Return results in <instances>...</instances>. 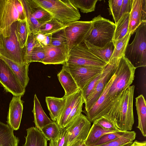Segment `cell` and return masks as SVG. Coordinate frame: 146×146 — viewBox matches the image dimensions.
I'll use <instances>...</instances> for the list:
<instances>
[{"label": "cell", "mask_w": 146, "mask_h": 146, "mask_svg": "<svg viewBox=\"0 0 146 146\" xmlns=\"http://www.w3.org/2000/svg\"><path fill=\"white\" fill-rule=\"evenodd\" d=\"M136 69L124 55L119 58L115 71L99 98L87 111L83 112L91 123L101 117L109 116L124 92L132 83Z\"/></svg>", "instance_id": "1"}, {"label": "cell", "mask_w": 146, "mask_h": 146, "mask_svg": "<svg viewBox=\"0 0 146 146\" xmlns=\"http://www.w3.org/2000/svg\"><path fill=\"white\" fill-rule=\"evenodd\" d=\"M52 17L65 24L78 21L81 15L78 9L70 0H33Z\"/></svg>", "instance_id": "2"}, {"label": "cell", "mask_w": 146, "mask_h": 146, "mask_svg": "<svg viewBox=\"0 0 146 146\" xmlns=\"http://www.w3.org/2000/svg\"><path fill=\"white\" fill-rule=\"evenodd\" d=\"M134 38L127 44L124 56L136 69L146 66V22L136 30Z\"/></svg>", "instance_id": "3"}, {"label": "cell", "mask_w": 146, "mask_h": 146, "mask_svg": "<svg viewBox=\"0 0 146 146\" xmlns=\"http://www.w3.org/2000/svg\"><path fill=\"white\" fill-rule=\"evenodd\" d=\"M135 86H130L124 92L115 112L117 127L121 131H131L134 120L133 100Z\"/></svg>", "instance_id": "4"}, {"label": "cell", "mask_w": 146, "mask_h": 146, "mask_svg": "<svg viewBox=\"0 0 146 146\" xmlns=\"http://www.w3.org/2000/svg\"><path fill=\"white\" fill-rule=\"evenodd\" d=\"M93 29L86 40L96 46L102 48L112 41L115 25L101 15L92 19Z\"/></svg>", "instance_id": "5"}, {"label": "cell", "mask_w": 146, "mask_h": 146, "mask_svg": "<svg viewBox=\"0 0 146 146\" xmlns=\"http://www.w3.org/2000/svg\"><path fill=\"white\" fill-rule=\"evenodd\" d=\"M93 29L92 21H75L67 24L64 29L69 52L74 47L84 42Z\"/></svg>", "instance_id": "6"}, {"label": "cell", "mask_w": 146, "mask_h": 146, "mask_svg": "<svg viewBox=\"0 0 146 146\" xmlns=\"http://www.w3.org/2000/svg\"><path fill=\"white\" fill-rule=\"evenodd\" d=\"M107 63L93 54L84 42L74 47L69 51L65 64L78 66L104 68Z\"/></svg>", "instance_id": "7"}, {"label": "cell", "mask_w": 146, "mask_h": 146, "mask_svg": "<svg viewBox=\"0 0 146 146\" xmlns=\"http://www.w3.org/2000/svg\"><path fill=\"white\" fill-rule=\"evenodd\" d=\"M17 21L11 26L9 36H2L3 48L0 51V55L19 65L26 63L25 59V47H20L16 33Z\"/></svg>", "instance_id": "8"}, {"label": "cell", "mask_w": 146, "mask_h": 146, "mask_svg": "<svg viewBox=\"0 0 146 146\" xmlns=\"http://www.w3.org/2000/svg\"><path fill=\"white\" fill-rule=\"evenodd\" d=\"M21 21L16 0H0V33L4 37L10 34V28L14 23Z\"/></svg>", "instance_id": "9"}, {"label": "cell", "mask_w": 146, "mask_h": 146, "mask_svg": "<svg viewBox=\"0 0 146 146\" xmlns=\"http://www.w3.org/2000/svg\"><path fill=\"white\" fill-rule=\"evenodd\" d=\"M91 127V122L81 113L69 125L66 131L64 146H70L75 142L85 141Z\"/></svg>", "instance_id": "10"}, {"label": "cell", "mask_w": 146, "mask_h": 146, "mask_svg": "<svg viewBox=\"0 0 146 146\" xmlns=\"http://www.w3.org/2000/svg\"><path fill=\"white\" fill-rule=\"evenodd\" d=\"M120 58H112L107 63L104 68L103 76L85 101V109L82 112L87 111L99 98L107 83L115 71Z\"/></svg>", "instance_id": "11"}, {"label": "cell", "mask_w": 146, "mask_h": 146, "mask_svg": "<svg viewBox=\"0 0 146 146\" xmlns=\"http://www.w3.org/2000/svg\"><path fill=\"white\" fill-rule=\"evenodd\" d=\"M0 84L7 92L13 96H23L25 93V88L8 65L0 57Z\"/></svg>", "instance_id": "12"}, {"label": "cell", "mask_w": 146, "mask_h": 146, "mask_svg": "<svg viewBox=\"0 0 146 146\" xmlns=\"http://www.w3.org/2000/svg\"><path fill=\"white\" fill-rule=\"evenodd\" d=\"M63 65L70 72L81 90L93 78L100 73L105 67L78 66L66 64Z\"/></svg>", "instance_id": "13"}, {"label": "cell", "mask_w": 146, "mask_h": 146, "mask_svg": "<svg viewBox=\"0 0 146 146\" xmlns=\"http://www.w3.org/2000/svg\"><path fill=\"white\" fill-rule=\"evenodd\" d=\"M146 22V0H132L128 32L133 35L139 25Z\"/></svg>", "instance_id": "14"}, {"label": "cell", "mask_w": 146, "mask_h": 146, "mask_svg": "<svg viewBox=\"0 0 146 146\" xmlns=\"http://www.w3.org/2000/svg\"><path fill=\"white\" fill-rule=\"evenodd\" d=\"M43 47L45 56L42 63L44 64L66 63L69 52L66 44L58 46L50 45Z\"/></svg>", "instance_id": "15"}, {"label": "cell", "mask_w": 146, "mask_h": 146, "mask_svg": "<svg viewBox=\"0 0 146 146\" xmlns=\"http://www.w3.org/2000/svg\"><path fill=\"white\" fill-rule=\"evenodd\" d=\"M21 96H13L10 103L6 121L14 130L19 129L23 110Z\"/></svg>", "instance_id": "16"}, {"label": "cell", "mask_w": 146, "mask_h": 146, "mask_svg": "<svg viewBox=\"0 0 146 146\" xmlns=\"http://www.w3.org/2000/svg\"><path fill=\"white\" fill-rule=\"evenodd\" d=\"M82 97L81 90L74 94L66 97V103L64 108L56 121L60 128H65L66 121L72 110L76 104Z\"/></svg>", "instance_id": "17"}, {"label": "cell", "mask_w": 146, "mask_h": 146, "mask_svg": "<svg viewBox=\"0 0 146 146\" xmlns=\"http://www.w3.org/2000/svg\"><path fill=\"white\" fill-rule=\"evenodd\" d=\"M57 77L64 90V96L68 97L80 90L70 72L63 65L61 70L57 74Z\"/></svg>", "instance_id": "18"}, {"label": "cell", "mask_w": 146, "mask_h": 146, "mask_svg": "<svg viewBox=\"0 0 146 146\" xmlns=\"http://www.w3.org/2000/svg\"><path fill=\"white\" fill-rule=\"evenodd\" d=\"M0 57L8 65L14 73L22 85L25 88L29 83L28 76L29 64L19 65L0 55Z\"/></svg>", "instance_id": "19"}, {"label": "cell", "mask_w": 146, "mask_h": 146, "mask_svg": "<svg viewBox=\"0 0 146 146\" xmlns=\"http://www.w3.org/2000/svg\"><path fill=\"white\" fill-rule=\"evenodd\" d=\"M66 97L61 98L46 96L45 101L52 121L56 122L61 113L65 105Z\"/></svg>", "instance_id": "20"}, {"label": "cell", "mask_w": 146, "mask_h": 146, "mask_svg": "<svg viewBox=\"0 0 146 146\" xmlns=\"http://www.w3.org/2000/svg\"><path fill=\"white\" fill-rule=\"evenodd\" d=\"M32 112L33 114L35 127L40 131L43 127L53 121L45 113L36 94L34 95V106Z\"/></svg>", "instance_id": "21"}, {"label": "cell", "mask_w": 146, "mask_h": 146, "mask_svg": "<svg viewBox=\"0 0 146 146\" xmlns=\"http://www.w3.org/2000/svg\"><path fill=\"white\" fill-rule=\"evenodd\" d=\"M19 142V139L14 134V130L0 121V146H18Z\"/></svg>", "instance_id": "22"}, {"label": "cell", "mask_w": 146, "mask_h": 146, "mask_svg": "<svg viewBox=\"0 0 146 146\" xmlns=\"http://www.w3.org/2000/svg\"><path fill=\"white\" fill-rule=\"evenodd\" d=\"M26 131L25 143L22 146H47L48 140L36 127H29Z\"/></svg>", "instance_id": "23"}, {"label": "cell", "mask_w": 146, "mask_h": 146, "mask_svg": "<svg viewBox=\"0 0 146 146\" xmlns=\"http://www.w3.org/2000/svg\"><path fill=\"white\" fill-rule=\"evenodd\" d=\"M135 106L138 115V125L137 127L143 135L146 136V104L144 97L141 94L135 98Z\"/></svg>", "instance_id": "24"}, {"label": "cell", "mask_w": 146, "mask_h": 146, "mask_svg": "<svg viewBox=\"0 0 146 146\" xmlns=\"http://www.w3.org/2000/svg\"><path fill=\"white\" fill-rule=\"evenodd\" d=\"M84 42L88 49L93 54L106 62H109L114 48L112 41L102 48L95 46L86 40Z\"/></svg>", "instance_id": "25"}, {"label": "cell", "mask_w": 146, "mask_h": 146, "mask_svg": "<svg viewBox=\"0 0 146 146\" xmlns=\"http://www.w3.org/2000/svg\"><path fill=\"white\" fill-rule=\"evenodd\" d=\"M26 1L31 14L40 25L53 18L48 12L38 5L33 0H26Z\"/></svg>", "instance_id": "26"}, {"label": "cell", "mask_w": 146, "mask_h": 146, "mask_svg": "<svg viewBox=\"0 0 146 146\" xmlns=\"http://www.w3.org/2000/svg\"><path fill=\"white\" fill-rule=\"evenodd\" d=\"M112 132H114L104 129L93 123L84 141V143L86 146H93L102 136L106 134Z\"/></svg>", "instance_id": "27"}, {"label": "cell", "mask_w": 146, "mask_h": 146, "mask_svg": "<svg viewBox=\"0 0 146 146\" xmlns=\"http://www.w3.org/2000/svg\"><path fill=\"white\" fill-rule=\"evenodd\" d=\"M129 13H125L118 19L115 24V27L112 42L123 38L128 32L129 21Z\"/></svg>", "instance_id": "28"}, {"label": "cell", "mask_w": 146, "mask_h": 146, "mask_svg": "<svg viewBox=\"0 0 146 146\" xmlns=\"http://www.w3.org/2000/svg\"><path fill=\"white\" fill-rule=\"evenodd\" d=\"M66 24L62 23L52 18L49 21L41 25L38 32L52 35L64 29Z\"/></svg>", "instance_id": "29"}, {"label": "cell", "mask_w": 146, "mask_h": 146, "mask_svg": "<svg viewBox=\"0 0 146 146\" xmlns=\"http://www.w3.org/2000/svg\"><path fill=\"white\" fill-rule=\"evenodd\" d=\"M136 136L135 131H127L119 138L98 146H129L133 142Z\"/></svg>", "instance_id": "30"}, {"label": "cell", "mask_w": 146, "mask_h": 146, "mask_svg": "<svg viewBox=\"0 0 146 146\" xmlns=\"http://www.w3.org/2000/svg\"><path fill=\"white\" fill-rule=\"evenodd\" d=\"M132 35L130 33L128 32L123 38L113 42L114 48L110 59L115 58H120L124 55L126 48Z\"/></svg>", "instance_id": "31"}, {"label": "cell", "mask_w": 146, "mask_h": 146, "mask_svg": "<svg viewBox=\"0 0 146 146\" xmlns=\"http://www.w3.org/2000/svg\"><path fill=\"white\" fill-rule=\"evenodd\" d=\"M16 33L21 48L24 49L26 46L28 35L26 19L17 21Z\"/></svg>", "instance_id": "32"}, {"label": "cell", "mask_w": 146, "mask_h": 146, "mask_svg": "<svg viewBox=\"0 0 146 146\" xmlns=\"http://www.w3.org/2000/svg\"><path fill=\"white\" fill-rule=\"evenodd\" d=\"M21 1L26 15L28 33H35L38 32L40 25L31 14L26 0Z\"/></svg>", "instance_id": "33"}, {"label": "cell", "mask_w": 146, "mask_h": 146, "mask_svg": "<svg viewBox=\"0 0 146 146\" xmlns=\"http://www.w3.org/2000/svg\"><path fill=\"white\" fill-rule=\"evenodd\" d=\"M77 8L80 9L81 12L84 13L91 12L95 11L98 0H70Z\"/></svg>", "instance_id": "34"}, {"label": "cell", "mask_w": 146, "mask_h": 146, "mask_svg": "<svg viewBox=\"0 0 146 146\" xmlns=\"http://www.w3.org/2000/svg\"><path fill=\"white\" fill-rule=\"evenodd\" d=\"M60 128L56 122L49 123L41 129V131L47 140L56 137L60 131Z\"/></svg>", "instance_id": "35"}, {"label": "cell", "mask_w": 146, "mask_h": 146, "mask_svg": "<svg viewBox=\"0 0 146 146\" xmlns=\"http://www.w3.org/2000/svg\"><path fill=\"white\" fill-rule=\"evenodd\" d=\"M41 46L36 40L34 33H28L27 40L25 47V59L26 63H31V56L33 48L37 46Z\"/></svg>", "instance_id": "36"}, {"label": "cell", "mask_w": 146, "mask_h": 146, "mask_svg": "<svg viewBox=\"0 0 146 146\" xmlns=\"http://www.w3.org/2000/svg\"><path fill=\"white\" fill-rule=\"evenodd\" d=\"M123 0H110L108 1L110 14L112 15L115 24L117 22L120 13Z\"/></svg>", "instance_id": "37"}, {"label": "cell", "mask_w": 146, "mask_h": 146, "mask_svg": "<svg viewBox=\"0 0 146 146\" xmlns=\"http://www.w3.org/2000/svg\"><path fill=\"white\" fill-rule=\"evenodd\" d=\"M84 103L82 97L76 104L72 110L66 121L65 128L71 124L81 113L83 104Z\"/></svg>", "instance_id": "38"}, {"label": "cell", "mask_w": 146, "mask_h": 146, "mask_svg": "<svg viewBox=\"0 0 146 146\" xmlns=\"http://www.w3.org/2000/svg\"><path fill=\"white\" fill-rule=\"evenodd\" d=\"M93 123L107 131L113 132L121 131L112 121L103 117L97 119Z\"/></svg>", "instance_id": "39"}, {"label": "cell", "mask_w": 146, "mask_h": 146, "mask_svg": "<svg viewBox=\"0 0 146 146\" xmlns=\"http://www.w3.org/2000/svg\"><path fill=\"white\" fill-rule=\"evenodd\" d=\"M126 131L114 132L106 134L102 136L93 146H98L105 144L117 139Z\"/></svg>", "instance_id": "40"}, {"label": "cell", "mask_w": 146, "mask_h": 146, "mask_svg": "<svg viewBox=\"0 0 146 146\" xmlns=\"http://www.w3.org/2000/svg\"><path fill=\"white\" fill-rule=\"evenodd\" d=\"M66 43L67 40L64 29L52 35L51 45L58 46Z\"/></svg>", "instance_id": "41"}, {"label": "cell", "mask_w": 146, "mask_h": 146, "mask_svg": "<svg viewBox=\"0 0 146 146\" xmlns=\"http://www.w3.org/2000/svg\"><path fill=\"white\" fill-rule=\"evenodd\" d=\"M45 56V51L43 46H42L35 47L32 52L31 63L33 62H41Z\"/></svg>", "instance_id": "42"}, {"label": "cell", "mask_w": 146, "mask_h": 146, "mask_svg": "<svg viewBox=\"0 0 146 146\" xmlns=\"http://www.w3.org/2000/svg\"><path fill=\"white\" fill-rule=\"evenodd\" d=\"M66 133V128H60L59 132L57 137L50 141L49 146H64Z\"/></svg>", "instance_id": "43"}, {"label": "cell", "mask_w": 146, "mask_h": 146, "mask_svg": "<svg viewBox=\"0 0 146 146\" xmlns=\"http://www.w3.org/2000/svg\"><path fill=\"white\" fill-rule=\"evenodd\" d=\"M36 39L42 46L51 45L52 34H46L37 32L34 33Z\"/></svg>", "instance_id": "44"}, {"label": "cell", "mask_w": 146, "mask_h": 146, "mask_svg": "<svg viewBox=\"0 0 146 146\" xmlns=\"http://www.w3.org/2000/svg\"><path fill=\"white\" fill-rule=\"evenodd\" d=\"M132 0H123L119 19L125 13H130Z\"/></svg>", "instance_id": "45"}, {"label": "cell", "mask_w": 146, "mask_h": 146, "mask_svg": "<svg viewBox=\"0 0 146 146\" xmlns=\"http://www.w3.org/2000/svg\"><path fill=\"white\" fill-rule=\"evenodd\" d=\"M129 146H146V141H140L135 140Z\"/></svg>", "instance_id": "46"}, {"label": "cell", "mask_w": 146, "mask_h": 146, "mask_svg": "<svg viewBox=\"0 0 146 146\" xmlns=\"http://www.w3.org/2000/svg\"><path fill=\"white\" fill-rule=\"evenodd\" d=\"M84 141H80L74 143L70 146H86Z\"/></svg>", "instance_id": "47"}, {"label": "cell", "mask_w": 146, "mask_h": 146, "mask_svg": "<svg viewBox=\"0 0 146 146\" xmlns=\"http://www.w3.org/2000/svg\"><path fill=\"white\" fill-rule=\"evenodd\" d=\"M3 48V40L2 36L0 33V50L2 49Z\"/></svg>", "instance_id": "48"}]
</instances>
